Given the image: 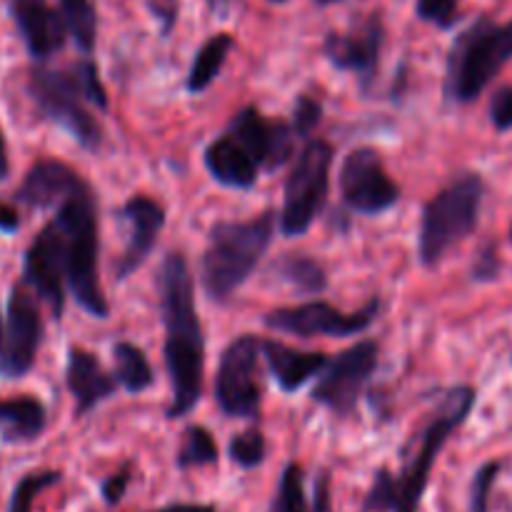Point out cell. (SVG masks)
<instances>
[{"label": "cell", "mask_w": 512, "mask_h": 512, "mask_svg": "<svg viewBox=\"0 0 512 512\" xmlns=\"http://www.w3.org/2000/svg\"><path fill=\"white\" fill-rule=\"evenodd\" d=\"M160 313L165 325V365L170 375L173 403L168 418H183L203 395L205 338L195 310L193 275L180 253L165 255L158 275Z\"/></svg>", "instance_id": "1"}, {"label": "cell", "mask_w": 512, "mask_h": 512, "mask_svg": "<svg viewBox=\"0 0 512 512\" xmlns=\"http://www.w3.org/2000/svg\"><path fill=\"white\" fill-rule=\"evenodd\" d=\"M55 225L65 238V285L75 303L93 318H108L110 308L98 275V200L80 178L55 205Z\"/></svg>", "instance_id": "2"}, {"label": "cell", "mask_w": 512, "mask_h": 512, "mask_svg": "<svg viewBox=\"0 0 512 512\" xmlns=\"http://www.w3.org/2000/svg\"><path fill=\"white\" fill-rule=\"evenodd\" d=\"M275 233V213L265 210L250 220H220L210 228L208 248L200 260V280L215 303H225L270 248Z\"/></svg>", "instance_id": "3"}, {"label": "cell", "mask_w": 512, "mask_h": 512, "mask_svg": "<svg viewBox=\"0 0 512 512\" xmlns=\"http://www.w3.org/2000/svg\"><path fill=\"white\" fill-rule=\"evenodd\" d=\"M512 60V20L498 23L478 15L455 35L445 65V98L450 103H475L495 75Z\"/></svg>", "instance_id": "4"}, {"label": "cell", "mask_w": 512, "mask_h": 512, "mask_svg": "<svg viewBox=\"0 0 512 512\" xmlns=\"http://www.w3.org/2000/svg\"><path fill=\"white\" fill-rule=\"evenodd\" d=\"M483 200L485 180L478 173H463L425 205L418 235V255L425 268H435L455 245L475 233Z\"/></svg>", "instance_id": "5"}, {"label": "cell", "mask_w": 512, "mask_h": 512, "mask_svg": "<svg viewBox=\"0 0 512 512\" xmlns=\"http://www.w3.org/2000/svg\"><path fill=\"white\" fill-rule=\"evenodd\" d=\"M475 390L470 385H455L445 393L440 405L435 408L433 418L428 420L425 430L418 438V448L405 460V468L400 478H395V490H398V505L395 512H418L420 500H423L425 488H428L430 473L438 460L440 450L450 440V435L468 420L475 408Z\"/></svg>", "instance_id": "6"}, {"label": "cell", "mask_w": 512, "mask_h": 512, "mask_svg": "<svg viewBox=\"0 0 512 512\" xmlns=\"http://www.w3.org/2000/svg\"><path fill=\"white\" fill-rule=\"evenodd\" d=\"M30 98L40 108L45 118L53 120L63 130H68L70 138L78 140L80 148L98 150L103 143V128L85 108V95L78 83L75 68L55 70V68H33L28 75Z\"/></svg>", "instance_id": "7"}, {"label": "cell", "mask_w": 512, "mask_h": 512, "mask_svg": "<svg viewBox=\"0 0 512 512\" xmlns=\"http://www.w3.org/2000/svg\"><path fill=\"white\" fill-rule=\"evenodd\" d=\"M330 163H333V145L328 140H310L303 153L295 160L285 183L283 213H280V230L288 238L308 233L310 225L320 215L328 200Z\"/></svg>", "instance_id": "8"}, {"label": "cell", "mask_w": 512, "mask_h": 512, "mask_svg": "<svg viewBox=\"0 0 512 512\" xmlns=\"http://www.w3.org/2000/svg\"><path fill=\"white\" fill-rule=\"evenodd\" d=\"M215 400L228 418L255 420L263 405L260 385V340L240 335L220 355Z\"/></svg>", "instance_id": "9"}, {"label": "cell", "mask_w": 512, "mask_h": 512, "mask_svg": "<svg viewBox=\"0 0 512 512\" xmlns=\"http://www.w3.org/2000/svg\"><path fill=\"white\" fill-rule=\"evenodd\" d=\"M378 313V298H373L365 308L355 310V313H340L330 303L313 300V303L295 305V308L273 310V313L265 315V325L275 333L298 335V338H315V335L348 338V335L365 333L378 320Z\"/></svg>", "instance_id": "10"}, {"label": "cell", "mask_w": 512, "mask_h": 512, "mask_svg": "<svg viewBox=\"0 0 512 512\" xmlns=\"http://www.w3.org/2000/svg\"><path fill=\"white\" fill-rule=\"evenodd\" d=\"M378 343L375 340H363L340 353L333 363H328L323 378L313 388V400L330 413L348 418L358 405L370 375L378 368Z\"/></svg>", "instance_id": "11"}, {"label": "cell", "mask_w": 512, "mask_h": 512, "mask_svg": "<svg viewBox=\"0 0 512 512\" xmlns=\"http://www.w3.org/2000/svg\"><path fill=\"white\" fill-rule=\"evenodd\" d=\"M340 193L355 213L380 215L398 205L400 185L388 175L378 150L358 148L340 168Z\"/></svg>", "instance_id": "12"}, {"label": "cell", "mask_w": 512, "mask_h": 512, "mask_svg": "<svg viewBox=\"0 0 512 512\" xmlns=\"http://www.w3.org/2000/svg\"><path fill=\"white\" fill-rule=\"evenodd\" d=\"M40 340H43V318L35 303V295L18 283L10 290L8 318H5L3 348H0V375L23 378L35 365Z\"/></svg>", "instance_id": "13"}, {"label": "cell", "mask_w": 512, "mask_h": 512, "mask_svg": "<svg viewBox=\"0 0 512 512\" xmlns=\"http://www.w3.org/2000/svg\"><path fill=\"white\" fill-rule=\"evenodd\" d=\"M385 28L380 15H368L355 23L345 33H328L323 40V53L330 65L345 73H355L360 88L368 90L380 68V53H383Z\"/></svg>", "instance_id": "14"}, {"label": "cell", "mask_w": 512, "mask_h": 512, "mask_svg": "<svg viewBox=\"0 0 512 512\" xmlns=\"http://www.w3.org/2000/svg\"><path fill=\"white\" fill-rule=\"evenodd\" d=\"M25 285L35 290L55 320L65 308V238L55 223H48L25 253Z\"/></svg>", "instance_id": "15"}, {"label": "cell", "mask_w": 512, "mask_h": 512, "mask_svg": "<svg viewBox=\"0 0 512 512\" xmlns=\"http://www.w3.org/2000/svg\"><path fill=\"white\" fill-rule=\"evenodd\" d=\"M228 135L248 150L250 158L258 163V168L270 170V173L283 168L290 155H293V128L283 120L263 118V113L253 105L233 115L228 125Z\"/></svg>", "instance_id": "16"}, {"label": "cell", "mask_w": 512, "mask_h": 512, "mask_svg": "<svg viewBox=\"0 0 512 512\" xmlns=\"http://www.w3.org/2000/svg\"><path fill=\"white\" fill-rule=\"evenodd\" d=\"M118 215L123 220L125 230H128V245H125L123 255H120L118 265H115V275H118V280H125L153 253L155 240H158L160 230L165 225V210L153 198L133 195L120 208Z\"/></svg>", "instance_id": "17"}, {"label": "cell", "mask_w": 512, "mask_h": 512, "mask_svg": "<svg viewBox=\"0 0 512 512\" xmlns=\"http://www.w3.org/2000/svg\"><path fill=\"white\" fill-rule=\"evenodd\" d=\"M8 8L25 48L35 60H48L63 50L68 28L60 10L48 0H10Z\"/></svg>", "instance_id": "18"}, {"label": "cell", "mask_w": 512, "mask_h": 512, "mask_svg": "<svg viewBox=\"0 0 512 512\" xmlns=\"http://www.w3.org/2000/svg\"><path fill=\"white\" fill-rule=\"evenodd\" d=\"M65 385L75 400V415L83 418L93 408H98L103 400L115 393L118 383L93 353L83 348H70L68 365H65Z\"/></svg>", "instance_id": "19"}, {"label": "cell", "mask_w": 512, "mask_h": 512, "mask_svg": "<svg viewBox=\"0 0 512 512\" xmlns=\"http://www.w3.org/2000/svg\"><path fill=\"white\" fill-rule=\"evenodd\" d=\"M260 355H265L270 375L285 393L300 390L308 380L323 373L330 363L325 353H303L280 340H260Z\"/></svg>", "instance_id": "20"}, {"label": "cell", "mask_w": 512, "mask_h": 512, "mask_svg": "<svg viewBox=\"0 0 512 512\" xmlns=\"http://www.w3.org/2000/svg\"><path fill=\"white\" fill-rule=\"evenodd\" d=\"M78 180L80 175L73 168H68L60 160L43 158L28 170L18 193H15V200L35 210L55 208Z\"/></svg>", "instance_id": "21"}, {"label": "cell", "mask_w": 512, "mask_h": 512, "mask_svg": "<svg viewBox=\"0 0 512 512\" xmlns=\"http://www.w3.org/2000/svg\"><path fill=\"white\" fill-rule=\"evenodd\" d=\"M205 168L220 185L233 190H250L258 183V163L230 135L213 140L205 148Z\"/></svg>", "instance_id": "22"}, {"label": "cell", "mask_w": 512, "mask_h": 512, "mask_svg": "<svg viewBox=\"0 0 512 512\" xmlns=\"http://www.w3.org/2000/svg\"><path fill=\"white\" fill-rule=\"evenodd\" d=\"M45 408L38 398H8L0 400V438L5 443H30L45 430Z\"/></svg>", "instance_id": "23"}, {"label": "cell", "mask_w": 512, "mask_h": 512, "mask_svg": "<svg viewBox=\"0 0 512 512\" xmlns=\"http://www.w3.org/2000/svg\"><path fill=\"white\" fill-rule=\"evenodd\" d=\"M233 45H235V38L230 33H218L200 45V50L195 53L193 65H190L188 83H185L188 93L195 95L210 88V83H213V80L220 75V70H223Z\"/></svg>", "instance_id": "24"}, {"label": "cell", "mask_w": 512, "mask_h": 512, "mask_svg": "<svg viewBox=\"0 0 512 512\" xmlns=\"http://www.w3.org/2000/svg\"><path fill=\"white\" fill-rule=\"evenodd\" d=\"M270 273H275V278L303 295H320L328 288V275L323 265L303 253H285L278 263H273Z\"/></svg>", "instance_id": "25"}, {"label": "cell", "mask_w": 512, "mask_h": 512, "mask_svg": "<svg viewBox=\"0 0 512 512\" xmlns=\"http://www.w3.org/2000/svg\"><path fill=\"white\" fill-rule=\"evenodd\" d=\"M113 363H115V383L128 393L138 395L153 385V368L143 350L133 343H115L113 345Z\"/></svg>", "instance_id": "26"}, {"label": "cell", "mask_w": 512, "mask_h": 512, "mask_svg": "<svg viewBox=\"0 0 512 512\" xmlns=\"http://www.w3.org/2000/svg\"><path fill=\"white\" fill-rule=\"evenodd\" d=\"M58 10L75 45L85 55L93 53L95 40H98V10L93 0H58Z\"/></svg>", "instance_id": "27"}, {"label": "cell", "mask_w": 512, "mask_h": 512, "mask_svg": "<svg viewBox=\"0 0 512 512\" xmlns=\"http://www.w3.org/2000/svg\"><path fill=\"white\" fill-rule=\"evenodd\" d=\"M215 463H218V445H215V438L210 435V430H205L203 425H190L183 433V438H180L175 465L180 470H190Z\"/></svg>", "instance_id": "28"}, {"label": "cell", "mask_w": 512, "mask_h": 512, "mask_svg": "<svg viewBox=\"0 0 512 512\" xmlns=\"http://www.w3.org/2000/svg\"><path fill=\"white\" fill-rule=\"evenodd\" d=\"M268 512H310L305 498V470L298 463L285 465Z\"/></svg>", "instance_id": "29"}, {"label": "cell", "mask_w": 512, "mask_h": 512, "mask_svg": "<svg viewBox=\"0 0 512 512\" xmlns=\"http://www.w3.org/2000/svg\"><path fill=\"white\" fill-rule=\"evenodd\" d=\"M63 475L58 470H40V473H28L18 480L13 495H10L8 512H33V503L43 490L53 488L60 483Z\"/></svg>", "instance_id": "30"}, {"label": "cell", "mask_w": 512, "mask_h": 512, "mask_svg": "<svg viewBox=\"0 0 512 512\" xmlns=\"http://www.w3.org/2000/svg\"><path fill=\"white\" fill-rule=\"evenodd\" d=\"M230 460H233L238 468L253 470L258 465H263L265 455H268V445H265L263 433L258 428H250L245 433H238L228 445Z\"/></svg>", "instance_id": "31"}, {"label": "cell", "mask_w": 512, "mask_h": 512, "mask_svg": "<svg viewBox=\"0 0 512 512\" xmlns=\"http://www.w3.org/2000/svg\"><path fill=\"white\" fill-rule=\"evenodd\" d=\"M395 505H398L395 475L388 468H380L363 500V512H395Z\"/></svg>", "instance_id": "32"}, {"label": "cell", "mask_w": 512, "mask_h": 512, "mask_svg": "<svg viewBox=\"0 0 512 512\" xmlns=\"http://www.w3.org/2000/svg\"><path fill=\"white\" fill-rule=\"evenodd\" d=\"M415 15L440 30H453L460 20V0H418Z\"/></svg>", "instance_id": "33"}, {"label": "cell", "mask_w": 512, "mask_h": 512, "mask_svg": "<svg viewBox=\"0 0 512 512\" xmlns=\"http://www.w3.org/2000/svg\"><path fill=\"white\" fill-rule=\"evenodd\" d=\"M503 463L500 460H490L483 468L475 473L473 485H470V512H488L490 510V493L498 480Z\"/></svg>", "instance_id": "34"}, {"label": "cell", "mask_w": 512, "mask_h": 512, "mask_svg": "<svg viewBox=\"0 0 512 512\" xmlns=\"http://www.w3.org/2000/svg\"><path fill=\"white\" fill-rule=\"evenodd\" d=\"M73 68H75V75H78L80 88H83L85 100L100 110L108 108V93H105L103 83H100L98 65H95L90 58H83L78 60V63H73Z\"/></svg>", "instance_id": "35"}, {"label": "cell", "mask_w": 512, "mask_h": 512, "mask_svg": "<svg viewBox=\"0 0 512 512\" xmlns=\"http://www.w3.org/2000/svg\"><path fill=\"white\" fill-rule=\"evenodd\" d=\"M320 115H323V105L320 100L310 98V95H300L295 100V108H293V133L295 135H310L320 123Z\"/></svg>", "instance_id": "36"}, {"label": "cell", "mask_w": 512, "mask_h": 512, "mask_svg": "<svg viewBox=\"0 0 512 512\" xmlns=\"http://www.w3.org/2000/svg\"><path fill=\"white\" fill-rule=\"evenodd\" d=\"M490 123L498 133H510L512 130V85H503L490 98Z\"/></svg>", "instance_id": "37"}, {"label": "cell", "mask_w": 512, "mask_h": 512, "mask_svg": "<svg viewBox=\"0 0 512 512\" xmlns=\"http://www.w3.org/2000/svg\"><path fill=\"white\" fill-rule=\"evenodd\" d=\"M130 478H133V468H130V463H125L118 473L108 475V478L103 480V485H100V495H103V500L110 505V508L123 503L125 493H128Z\"/></svg>", "instance_id": "38"}, {"label": "cell", "mask_w": 512, "mask_h": 512, "mask_svg": "<svg viewBox=\"0 0 512 512\" xmlns=\"http://www.w3.org/2000/svg\"><path fill=\"white\" fill-rule=\"evenodd\" d=\"M500 270H503V260H500V255H498V250H495V245L490 243L488 248L480 250L478 258H475L473 280H475V283H490V280L498 278Z\"/></svg>", "instance_id": "39"}, {"label": "cell", "mask_w": 512, "mask_h": 512, "mask_svg": "<svg viewBox=\"0 0 512 512\" xmlns=\"http://www.w3.org/2000/svg\"><path fill=\"white\" fill-rule=\"evenodd\" d=\"M310 512H333V500H330V473L323 470L315 480V495H313V508Z\"/></svg>", "instance_id": "40"}, {"label": "cell", "mask_w": 512, "mask_h": 512, "mask_svg": "<svg viewBox=\"0 0 512 512\" xmlns=\"http://www.w3.org/2000/svg\"><path fill=\"white\" fill-rule=\"evenodd\" d=\"M150 5H153L155 18L160 20V30H163V35H168L173 30L175 18H178V3L175 0H150Z\"/></svg>", "instance_id": "41"}, {"label": "cell", "mask_w": 512, "mask_h": 512, "mask_svg": "<svg viewBox=\"0 0 512 512\" xmlns=\"http://www.w3.org/2000/svg\"><path fill=\"white\" fill-rule=\"evenodd\" d=\"M20 228V218L13 205L0 203V233H15Z\"/></svg>", "instance_id": "42"}, {"label": "cell", "mask_w": 512, "mask_h": 512, "mask_svg": "<svg viewBox=\"0 0 512 512\" xmlns=\"http://www.w3.org/2000/svg\"><path fill=\"white\" fill-rule=\"evenodd\" d=\"M150 512H218L215 505L208 503H170L160 510H150Z\"/></svg>", "instance_id": "43"}, {"label": "cell", "mask_w": 512, "mask_h": 512, "mask_svg": "<svg viewBox=\"0 0 512 512\" xmlns=\"http://www.w3.org/2000/svg\"><path fill=\"white\" fill-rule=\"evenodd\" d=\"M10 173V163H8V148H5V138L3 130H0V180L8 178Z\"/></svg>", "instance_id": "44"}, {"label": "cell", "mask_w": 512, "mask_h": 512, "mask_svg": "<svg viewBox=\"0 0 512 512\" xmlns=\"http://www.w3.org/2000/svg\"><path fill=\"white\" fill-rule=\"evenodd\" d=\"M318 8H328V5H335V3H343V0H313Z\"/></svg>", "instance_id": "45"}, {"label": "cell", "mask_w": 512, "mask_h": 512, "mask_svg": "<svg viewBox=\"0 0 512 512\" xmlns=\"http://www.w3.org/2000/svg\"><path fill=\"white\" fill-rule=\"evenodd\" d=\"M3 333H5V325L3 320H0V348H3Z\"/></svg>", "instance_id": "46"}, {"label": "cell", "mask_w": 512, "mask_h": 512, "mask_svg": "<svg viewBox=\"0 0 512 512\" xmlns=\"http://www.w3.org/2000/svg\"><path fill=\"white\" fill-rule=\"evenodd\" d=\"M268 3H275V5H283V3H288V0H268Z\"/></svg>", "instance_id": "47"}, {"label": "cell", "mask_w": 512, "mask_h": 512, "mask_svg": "<svg viewBox=\"0 0 512 512\" xmlns=\"http://www.w3.org/2000/svg\"><path fill=\"white\" fill-rule=\"evenodd\" d=\"M510 243H512V228H510Z\"/></svg>", "instance_id": "48"}]
</instances>
